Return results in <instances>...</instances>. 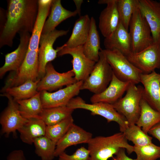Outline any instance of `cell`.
<instances>
[{"label": "cell", "mask_w": 160, "mask_h": 160, "mask_svg": "<svg viewBox=\"0 0 160 160\" xmlns=\"http://www.w3.org/2000/svg\"><path fill=\"white\" fill-rule=\"evenodd\" d=\"M7 1L6 20L0 28V48L12 47L17 33H32L38 12V0Z\"/></svg>", "instance_id": "obj_1"}, {"label": "cell", "mask_w": 160, "mask_h": 160, "mask_svg": "<svg viewBox=\"0 0 160 160\" xmlns=\"http://www.w3.org/2000/svg\"><path fill=\"white\" fill-rule=\"evenodd\" d=\"M87 144L89 160H108L121 148L126 149L128 154L134 152V146L128 143L124 134L121 132L108 136L92 137Z\"/></svg>", "instance_id": "obj_2"}, {"label": "cell", "mask_w": 160, "mask_h": 160, "mask_svg": "<svg viewBox=\"0 0 160 160\" xmlns=\"http://www.w3.org/2000/svg\"><path fill=\"white\" fill-rule=\"evenodd\" d=\"M115 76L120 80L136 84L140 82L142 72L116 49H101Z\"/></svg>", "instance_id": "obj_3"}, {"label": "cell", "mask_w": 160, "mask_h": 160, "mask_svg": "<svg viewBox=\"0 0 160 160\" xmlns=\"http://www.w3.org/2000/svg\"><path fill=\"white\" fill-rule=\"evenodd\" d=\"M143 89V86L130 83L125 95L112 104L118 112L125 117L129 125L136 124L140 117Z\"/></svg>", "instance_id": "obj_4"}, {"label": "cell", "mask_w": 160, "mask_h": 160, "mask_svg": "<svg viewBox=\"0 0 160 160\" xmlns=\"http://www.w3.org/2000/svg\"><path fill=\"white\" fill-rule=\"evenodd\" d=\"M69 108L73 109H82L91 112L92 115H99L105 119L108 123L116 122L122 132L129 126L128 121L123 115L118 112L112 104L103 102L89 104L81 97H76L72 99L67 105Z\"/></svg>", "instance_id": "obj_5"}, {"label": "cell", "mask_w": 160, "mask_h": 160, "mask_svg": "<svg viewBox=\"0 0 160 160\" xmlns=\"http://www.w3.org/2000/svg\"><path fill=\"white\" fill-rule=\"evenodd\" d=\"M129 29L132 52H140L154 42L150 28L139 7L132 15Z\"/></svg>", "instance_id": "obj_6"}, {"label": "cell", "mask_w": 160, "mask_h": 160, "mask_svg": "<svg viewBox=\"0 0 160 160\" xmlns=\"http://www.w3.org/2000/svg\"><path fill=\"white\" fill-rule=\"evenodd\" d=\"M99 59L88 77L84 81L81 90L87 89L94 94L100 93L108 86L113 73L103 52H99Z\"/></svg>", "instance_id": "obj_7"}, {"label": "cell", "mask_w": 160, "mask_h": 160, "mask_svg": "<svg viewBox=\"0 0 160 160\" xmlns=\"http://www.w3.org/2000/svg\"><path fill=\"white\" fill-rule=\"evenodd\" d=\"M39 68L38 51L28 49L19 69L9 75L1 91L8 87L20 85L28 80L35 81L40 79Z\"/></svg>", "instance_id": "obj_8"}, {"label": "cell", "mask_w": 160, "mask_h": 160, "mask_svg": "<svg viewBox=\"0 0 160 160\" xmlns=\"http://www.w3.org/2000/svg\"><path fill=\"white\" fill-rule=\"evenodd\" d=\"M69 30H57L56 29L44 34H41L40 37L38 49L39 79L43 77L45 74L47 65L54 60L57 56V53L64 47H57L56 49L53 45L57 39L66 35Z\"/></svg>", "instance_id": "obj_9"}, {"label": "cell", "mask_w": 160, "mask_h": 160, "mask_svg": "<svg viewBox=\"0 0 160 160\" xmlns=\"http://www.w3.org/2000/svg\"><path fill=\"white\" fill-rule=\"evenodd\" d=\"M128 60L142 74H148L160 68V47L159 42L137 52H131L126 56Z\"/></svg>", "instance_id": "obj_10"}, {"label": "cell", "mask_w": 160, "mask_h": 160, "mask_svg": "<svg viewBox=\"0 0 160 160\" xmlns=\"http://www.w3.org/2000/svg\"><path fill=\"white\" fill-rule=\"evenodd\" d=\"M58 52L57 56H61L69 54L72 57L71 62L72 65V69L74 74V78L78 81H84L89 76L96 62L88 58L85 55L83 46L70 48L66 46Z\"/></svg>", "instance_id": "obj_11"}, {"label": "cell", "mask_w": 160, "mask_h": 160, "mask_svg": "<svg viewBox=\"0 0 160 160\" xmlns=\"http://www.w3.org/2000/svg\"><path fill=\"white\" fill-rule=\"evenodd\" d=\"M77 81L72 70L60 73L56 71L52 63L49 62L46 66L45 75L38 83L37 90L38 92L52 91L63 86L73 84Z\"/></svg>", "instance_id": "obj_12"}, {"label": "cell", "mask_w": 160, "mask_h": 160, "mask_svg": "<svg viewBox=\"0 0 160 160\" xmlns=\"http://www.w3.org/2000/svg\"><path fill=\"white\" fill-rule=\"evenodd\" d=\"M6 97L8 104L2 113L0 117L1 133L8 136L11 133L15 134L27 121L21 115L18 105L12 97L9 94L4 93L1 95Z\"/></svg>", "instance_id": "obj_13"}, {"label": "cell", "mask_w": 160, "mask_h": 160, "mask_svg": "<svg viewBox=\"0 0 160 160\" xmlns=\"http://www.w3.org/2000/svg\"><path fill=\"white\" fill-rule=\"evenodd\" d=\"M83 82V81H77L54 92H51L45 90L40 92L43 108L67 105L72 99L79 94Z\"/></svg>", "instance_id": "obj_14"}, {"label": "cell", "mask_w": 160, "mask_h": 160, "mask_svg": "<svg viewBox=\"0 0 160 160\" xmlns=\"http://www.w3.org/2000/svg\"><path fill=\"white\" fill-rule=\"evenodd\" d=\"M20 42L17 48L13 52L6 54L4 65L0 68V77L9 71L16 72L23 62L28 49L31 35L28 32L19 33Z\"/></svg>", "instance_id": "obj_15"}, {"label": "cell", "mask_w": 160, "mask_h": 160, "mask_svg": "<svg viewBox=\"0 0 160 160\" xmlns=\"http://www.w3.org/2000/svg\"><path fill=\"white\" fill-rule=\"evenodd\" d=\"M140 82L144 88L143 98L153 108L160 112V74L155 71L142 74Z\"/></svg>", "instance_id": "obj_16"}, {"label": "cell", "mask_w": 160, "mask_h": 160, "mask_svg": "<svg viewBox=\"0 0 160 160\" xmlns=\"http://www.w3.org/2000/svg\"><path fill=\"white\" fill-rule=\"evenodd\" d=\"M139 8L151 30L154 42L160 40V2L152 0H139Z\"/></svg>", "instance_id": "obj_17"}, {"label": "cell", "mask_w": 160, "mask_h": 160, "mask_svg": "<svg viewBox=\"0 0 160 160\" xmlns=\"http://www.w3.org/2000/svg\"><path fill=\"white\" fill-rule=\"evenodd\" d=\"M118 0H107L106 7L101 12L98 26L102 35L109 37L116 30L120 23L117 4Z\"/></svg>", "instance_id": "obj_18"}, {"label": "cell", "mask_w": 160, "mask_h": 160, "mask_svg": "<svg viewBox=\"0 0 160 160\" xmlns=\"http://www.w3.org/2000/svg\"><path fill=\"white\" fill-rule=\"evenodd\" d=\"M92 137L91 133L73 124L57 143L55 157L58 156L70 146L82 143H87Z\"/></svg>", "instance_id": "obj_19"}, {"label": "cell", "mask_w": 160, "mask_h": 160, "mask_svg": "<svg viewBox=\"0 0 160 160\" xmlns=\"http://www.w3.org/2000/svg\"><path fill=\"white\" fill-rule=\"evenodd\" d=\"M130 83L120 80L113 73L107 88L100 93L94 94L90 98V102L91 103L103 102L113 104L122 97Z\"/></svg>", "instance_id": "obj_20"}, {"label": "cell", "mask_w": 160, "mask_h": 160, "mask_svg": "<svg viewBox=\"0 0 160 160\" xmlns=\"http://www.w3.org/2000/svg\"><path fill=\"white\" fill-rule=\"evenodd\" d=\"M103 44L105 49L118 50L126 56L132 52L129 32L120 22L111 35L105 38Z\"/></svg>", "instance_id": "obj_21"}, {"label": "cell", "mask_w": 160, "mask_h": 160, "mask_svg": "<svg viewBox=\"0 0 160 160\" xmlns=\"http://www.w3.org/2000/svg\"><path fill=\"white\" fill-rule=\"evenodd\" d=\"M78 14L76 10L72 11L65 9L62 5L61 0H52L51 12L45 23L41 34H46L54 30L62 22Z\"/></svg>", "instance_id": "obj_22"}, {"label": "cell", "mask_w": 160, "mask_h": 160, "mask_svg": "<svg viewBox=\"0 0 160 160\" xmlns=\"http://www.w3.org/2000/svg\"><path fill=\"white\" fill-rule=\"evenodd\" d=\"M52 1L38 0V14L31 36L28 49L38 51L40 37L46 18L49 15Z\"/></svg>", "instance_id": "obj_23"}, {"label": "cell", "mask_w": 160, "mask_h": 160, "mask_svg": "<svg viewBox=\"0 0 160 160\" xmlns=\"http://www.w3.org/2000/svg\"><path fill=\"white\" fill-rule=\"evenodd\" d=\"M27 119L18 131L22 141L26 144L32 145L35 139L45 135L47 126L40 118H33Z\"/></svg>", "instance_id": "obj_24"}, {"label": "cell", "mask_w": 160, "mask_h": 160, "mask_svg": "<svg viewBox=\"0 0 160 160\" xmlns=\"http://www.w3.org/2000/svg\"><path fill=\"white\" fill-rule=\"evenodd\" d=\"M91 19L88 15L80 16L76 21L71 36L65 44L66 46L73 48L83 46L88 37Z\"/></svg>", "instance_id": "obj_25"}, {"label": "cell", "mask_w": 160, "mask_h": 160, "mask_svg": "<svg viewBox=\"0 0 160 160\" xmlns=\"http://www.w3.org/2000/svg\"><path fill=\"white\" fill-rule=\"evenodd\" d=\"M90 19V31L86 41L83 46V50L88 58L96 62L99 60V52L101 49L100 37L95 18L92 17Z\"/></svg>", "instance_id": "obj_26"}, {"label": "cell", "mask_w": 160, "mask_h": 160, "mask_svg": "<svg viewBox=\"0 0 160 160\" xmlns=\"http://www.w3.org/2000/svg\"><path fill=\"white\" fill-rule=\"evenodd\" d=\"M140 106V115L136 124L147 134L152 127L160 121V112L153 108L143 98Z\"/></svg>", "instance_id": "obj_27"}, {"label": "cell", "mask_w": 160, "mask_h": 160, "mask_svg": "<svg viewBox=\"0 0 160 160\" xmlns=\"http://www.w3.org/2000/svg\"><path fill=\"white\" fill-rule=\"evenodd\" d=\"M40 79L36 81H28L20 85L7 88L1 92L11 96L15 101L30 98L36 95Z\"/></svg>", "instance_id": "obj_28"}, {"label": "cell", "mask_w": 160, "mask_h": 160, "mask_svg": "<svg viewBox=\"0 0 160 160\" xmlns=\"http://www.w3.org/2000/svg\"><path fill=\"white\" fill-rule=\"evenodd\" d=\"M17 102L22 116L26 119L33 118H39L44 108L39 92L34 96L29 99Z\"/></svg>", "instance_id": "obj_29"}, {"label": "cell", "mask_w": 160, "mask_h": 160, "mask_svg": "<svg viewBox=\"0 0 160 160\" xmlns=\"http://www.w3.org/2000/svg\"><path fill=\"white\" fill-rule=\"evenodd\" d=\"M73 109L67 105L44 108L39 116V118L47 126L55 124L72 116Z\"/></svg>", "instance_id": "obj_30"}, {"label": "cell", "mask_w": 160, "mask_h": 160, "mask_svg": "<svg viewBox=\"0 0 160 160\" xmlns=\"http://www.w3.org/2000/svg\"><path fill=\"white\" fill-rule=\"evenodd\" d=\"M35 153L41 160H52L55 158L56 143L45 135L35 139L33 141Z\"/></svg>", "instance_id": "obj_31"}, {"label": "cell", "mask_w": 160, "mask_h": 160, "mask_svg": "<svg viewBox=\"0 0 160 160\" xmlns=\"http://www.w3.org/2000/svg\"><path fill=\"white\" fill-rule=\"evenodd\" d=\"M139 5V0H118L117 7L120 22L128 31L132 15Z\"/></svg>", "instance_id": "obj_32"}, {"label": "cell", "mask_w": 160, "mask_h": 160, "mask_svg": "<svg viewBox=\"0 0 160 160\" xmlns=\"http://www.w3.org/2000/svg\"><path fill=\"white\" fill-rule=\"evenodd\" d=\"M73 121L71 116L55 124L47 126L45 135L57 144L73 124Z\"/></svg>", "instance_id": "obj_33"}, {"label": "cell", "mask_w": 160, "mask_h": 160, "mask_svg": "<svg viewBox=\"0 0 160 160\" xmlns=\"http://www.w3.org/2000/svg\"><path fill=\"white\" fill-rule=\"evenodd\" d=\"M122 132L124 134L127 139L132 141L135 146H142L152 143V138L136 124L129 125Z\"/></svg>", "instance_id": "obj_34"}, {"label": "cell", "mask_w": 160, "mask_h": 160, "mask_svg": "<svg viewBox=\"0 0 160 160\" xmlns=\"http://www.w3.org/2000/svg\"><path fill=\"white\" fill-rule=\"evenodd\" d=\"M137 160H156L160 157V146L152 143L142 146H134Z\"/></svg>", "instance_id": "obj_35"}, {"label": "cell", "mask_w": 160, "mask_h": 160, "mask_svg": "<svg viewBox=\"0 0 160 160\" xmlns=\"http://www.w3.org/2000/svg\"><path fill=\"white\" fill-rule=\"evenodd\" d=\"M58 157V160H89L90 157L89 150L83 146L77 149L72 155H68L64 152Z\"/></svg>", "instance_id": "obj_36"}, {"label": "cell", "mask_w": 160, "mask_h": 160, "mask_svg": "<svg viewBox=\"0 0 160 160\" xmlns=\"http://www.w3.org/2000/svg\"><path fill=\"white\" fill-rule=\"evenodd\" d=\"M6 160H26L23 151L16 150L11 152L7 157Z\"/></svg>", "instance_id": "obj_37"}, {"label": "cell", "mask_w": 160, "mask_h": 160, "mask_svg": "<svg viewBox=\"0 0 160 160\" xmlns=\"http://www.w3.org/2000/svg\"><path fill=\"white\" fill-rule=\"evenodd\" d=\"M148 133L158 139L160 143V121L152 127Z\"/></svg>", "instance_id": "obj_38"}, {"label": "cell", "mask_w": 160, "mask_h": 160, "mask_svg": "<svg viewBox=\"0 0 160 160\" xmlns=\"http://www.w3.org/2000/svg\"><path fill=\"white\" fill-rule=\"evenodd\" d=\"M125 149L121 148L116 155L115 157L112 158V160H137L128 157L126 154Z\"/></svg>", "instance_id": "obj_39"}, {"label": "cell", "mask_w": 160, "mask_h": 160, "mask_svg": "<svg viewBox=\"0 0 160 160\" xmlns=\"http://www.w3.org/2000/svg\"><path fill=\"white\" fill-rule=\"evenodd\" d=\"M159 45H160V40L159 41Z\"/></svg>", "instance_id": "obj_40"}, {"label": "cell", "mask_w": 160, "mask_h": 160, "mask_svg": "<svg viewBox=\"0 0 160 160\" xmlns=\"http://www.w3.org/2000/svg\"></svg>", "instance_id": "obj_41"}]
</instances>
